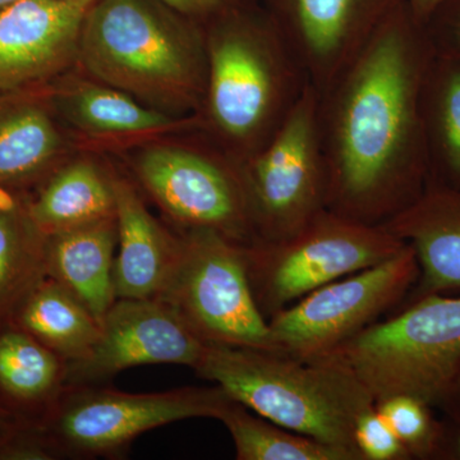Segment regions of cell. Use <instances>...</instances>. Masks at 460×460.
<instances>
[{
	"label": "cell",
	"mask_w": 460,
	"mask_h": 460,
	"mask_svg": "<svg viewBox=\"0 0 460 460\" xmlns=\"http://www.w3.org/2000/svg\"><path fill=\"white\" fill-rule=\"evenodd\" d=\"M405 244L383 226L325 208L290 237L243 251L256 304L269 320L326 284L386 261Z\"/></svg>",
	"instance_id": "cell-7"
},
{
	"label": "cell",
	"mask_w": 460,
	"mask_h": 460,
	"mask_svg": "<svg viewBox=\"0 0 460 460\" xmlns=\"http://www.w3.org/2000/svg\"><path fill=\"white\" fill-rule=\"evenodd\" d=\"M269 13L321 93L402 0H272Z\"/></svg>",
	"instance_id": "cell-13"
},
{
	"label": "cell",
	"mask_w": 460,
	"mask_h": 460,
	"mask_svg": "<svg viewBox=\"0 0 460 460\" xmlns=\"http://www.w3.org/2000/svg\"><path fill=\"white\" fill-rule=\"evenodd\" d=\"M45 234L29 211L23 190L0 189V330L47 279Z\"/></svg>",
	"instance_id": "cell-21"
},
{
	"label": "cell",
	"mask_w": 460,
	"mask_h": 460,
	"mask_svg": "<svg viewBox=\"0 0 460 460\" xmlns=\"http://www.w3.org/2000/svg\"><path fill=\"white\" fill-rule=\"evenodd\" d=\"M354 440L362 460H411L376 405L357 420Z\"/></svg>",
	"instance_id": "cell-27"
},
{
	"label": "cell",
	"mask_w": 460,
	"mask_h": 460,
	"mask_svg": "<svg viewBox=\"0 0 460 460\" xmlns=\"http://www.w3.org/2000/svg\"><path fill=\"white\" fill-rule=\"evenodd\" d=\"M425 26L436 53L460 58V0H447Z\"/></svg>",
	"instance_id": "cell-28"
},
{
	"label": "cell",
	"mask_w": 460,
	"mask_h": 460,
	"mask_svg": "<svg viewBox=\"0 0 460 460\" xmlns=\"http://www.w3.org/2000/svg\"><path fill=\"white\" fill-rule=\"evenodd\" d=\"M117 217L45 235V263L50 279L74 293L102 323L117 301L114 260Z\"/></svg>",
	"instance_id": "cell-17"
},
{
	"label": "cell",
	"mask_w": 460,
	"mask_h": 460,
	"mask_svg": "<svg viewBox=\"0 0 460 460\" xmlns=\"http://www.w3.org/2000/svg\"><path fill=\"white\" fill-rule=\"evenodd\" d=\"M420 278L416 252L396 255L319 288L269 319L272 350L317 359L398 310Z\"/></svg>",
	"instance_id": "cell-9"
},
{
	"label": "cell",
	"mask_w": 460,
	"mask_h": 460,
	"mask_svg": "<svg viewBox=\"0 0 460 460\" xmlns=\"http://www.w3.org/2000/svg\"><path fill=\"white\" fill-rule=\"evenodd\" d=\"M66 363L17 326L0 330V404L17 420L40 423L66 389Z\"/></svg>",
	"instance_id": "cell-19"
},
{
	"label": "cell",
	"mask_w": 460,
	"mask_h": 460,
	"mask_svg": "<svg viewBox=\"0 0 460 460\" xmlns=\"http://www.w3.org/2000/svg\"><path fill=\"white\" fill-rule=\"evenodd\" d=\"M435 460H460V425L444 420L443 436Z\"/></svg>",
	"instance_id": "cell-30"
},
{
	"label": "cell",
	"mask_w": 460,
	"mask_h": 460,
	"mask_svg": "<svg viewBox=\"0 0 460 460\" xmlns=\"http://www.w3.org/2000/svg\"><path fill=\"white\" fill-rule=\"evenodd\" d=\"M447 0H405L413 16L420 21L423 25L429 20V17L438 11Z\"/></svg>",
	"instance_id": "cell-32"
},
{
	"label": "cell",
	"mask_w": 460,
	"mask_h": 460,
	"mask_svg": "<svg viewBox=\"0 0 460 460\" xmlns=\"http://www.w3.org/2000/svg\"><path fill=\"white\" fill-rule=\"evenodd\" d=\"M205 348L160 299L118 298L102 319V332L89 356L66 363V385H102L136 366L195 368Z\"/></svg>",
	"instance_id": "cell-12"
},
{
	"label": "cell",
	"mask_w": 460,
	"mask_h": 460,
	"mask_svg": "<svg viewBox=\"0 0 460 460\" xmlns=\"http://www.w3.org/2000/svg\"><path fill=\"white\" fill-rule=\"evenodd\" d=\"M16 2V0H0V8L4 7V5L11 4V3Z\"/></svg>",
	"instance_id": "cell-35"
},
{
	"label": "cell",
	"mask_w": 460,
	"mask_h": 460,
	"mask_svg": "<svg viewBox=\"0 0 460 460\" xmlns=\"http://www.w3.org/2000/svg\"><path fill=\"white\" fill-rule=\"evenodd\" d=\"M321 358L349 371L375 402L407 395L438 410L460 366V295L407 302Z\"/></svg>",
	"instance_id": "cell-5"
},
{
	"label": "cell",
	"mask_w": 460,
	"mask_h": 460,
	"mask_svg": "<svg viewBox=\"0 0 460 460\" xmlns=\"http://www.w3.org/2000/svg\"><path fill=\"white\" fill-rule=\"evenodd\" d=\"M178 13L193 20H210L224 9L234 4V0H164Z\"/></svg>",
	"instance_id": "cell-29"
},
{
	"label": "cell",
	"mask_w": 460,
	"mask_h": 460,
	"mask_svg": "<svg viewBox=\"0 0 460 460\" xmlns=\"http://www.w3.org/2000/svg\"><path fill=\"white\" fill-rule=\"evenodd\" d=\"M208 21L202 102L208 128L244 163L277 135L311 84L269 14L233 4Z\"/></svg>",
	"instance_id": "cell-2"
},
{
	"label": "cell",
	"mask_w": 460,
	"mask_h": 460,
	"mask_svg": "<svg viewBox=\"0 0 460 460\" xmlns=\"http://www.w3.org/2000/svg\"><path fill=\"white\" fill-rule=\"evenodd\" d=\"M376 410L411 459L435 460L444 429V420L435 417V408L411 396L394 395L376 402Z\"/></svg>",
	"instance_id": "cell-26"
},
{
	"label": "cell",
	"mask_w": 460,
	"mask_h": 460,
	"mask_svg": "<svg viewBox=\"0 0 460 460\" xmlns=\"http://www.w3.org/2000/svg\"><path fill=\"white\" fill-rule=\"evenodd\" d=\"M438 410L443 411L445 419L460 425V366Z\"/></svg>",
	"instance_id": "cell-31"
},
{
	"label": "cell",
	"mask_w": 460,
	"mask_h": 460,
	"mask_svg": "<svg viewBox=\"0 0 460 460\" xmlns=\"http://www.w3.org/2000/svg\"><path fill=\"white\" fill-rule=\"evenodd\" d=\"M59 107L75 127L95 135H144L181 124L169 114L145 107L115 87L75 84L58 93Z\"/></svg>",
	"instance_id": "cell-24"
},
{
	"label": "cell",
	"mask_w": 460,
	"mask_h": 460,
	"mask_svg": "<svg viewBox=\"0 0 460 460\" xmlns=\"http://www.w3.org/2000/svg\"><path fill=\"white\" fill-rule=\"evenodd\" d=\"M66 363L89 356L102 323L66 287L47 278L23 302L13 323Z\"/></svg>",
	"instance_id": "cell-23"
},
{
	"label": "cell",
	"mask_w": 460,
	"mask_h": 460,
	"mask_svg": "<svg viewBox=\"0 0 460 460\" xmlns=\"http://www.w3.org/2000/svg\"><path fill=\"white\" fill-rule=\"evenodd\" d=\"M181 252L157 296L206 345L272 350L269 321L256 304L243 247L219 233L181 229Z\"/></svg>",
	"instance_id": "cell-8"
},
{
	"label": "cell",
	"mask_w": 460,
	"mask_h": 460,
	"mask_svg": "<svg viewBox=\"0 0 460 460\" xmlns=\"http://www.w3.org/2000/svg\"><path fill=\"white\" fill-rule=\"evenodd\" d=\"M63 151V138L40 99L26 93L0 95V189L41 183Z\"/></svg>",
	"instance_id": "cell-18"
},
{
	"label": "cell",
	"mask_w": 460,
	"mask_h": 460,
	"mask_svg": "<svg viewBox=\"0 0 460 460\" xmlns=\"http://www.w3.org/2000/svg\"><path fill=\"white\" fill-rule=\"evenodd\" d=\"M133 172L181 229L211 230L241 246L255 243L241 163L226 148H145Z\"/></svg>",
	"instance_id": "cell-11"
},
{
	"label": "cell",
	"mask_w": 460,
	"mask_h": 460,
	"mask_svg": "<svg viewBox=\"0 0 460 460\" xmlns=\"http://www.w3.org/2000/svg\"><path fill=\"white\" fill-rule=\"evenodd\" d=\"M89 9L62 0H16L0 8V95L26 93L78 57Z\"/></svg>",
	"instance_id": "cell-14"
},
{
	"label": "cell",
	"mask_w": 460,
	"mask_h": 460,
	"mask_svg": "<svg viewBox=\"0 0 460 460\" xmlns=\"http://www.w3.org/2000/svg\"><path fill=\"white\" fill-rule=\"evenodd\" d=\"M164 0H98L87 11L78 57L93 77L162 107H202L204 30Z\"/></svg>",
	"instance_id": "cell-3"
},
{
	"label": "cell",
	"mask_w": 460,
	"mask_h": 460,
	"mask_svg": "<svg viewBox=\"0 0 460 460\" xmlns=\"http://www.w3.org/2000/svg\"><path fill=\"white\" fill-rule=\"evenodd\" d=\"M416 252L420 278L407 301L460 293V190L428 184L422 195L384 224Z\"/></svg>",
	"instance_id": "cell-15"
},
{
	"label": "cell",
	"mask_w": 460,
	"mask_h": 460,
	"mask_svg": "<svg viewBox=\"0 0 460 460\" xmlns=\"http://www.w3.org/2000/svg\"><path fill=\"white\" fill-rule=\"evenodd\" d=\"M29 211L45 235L113 217V177L93 160H75L54 169L29 195Z\"/></svg>",
	"instance_id": "cell-20"
},
{
	"label": "cell",
	"mask_w": 460,
	"mask_h": 460,
	"mask_svg": "<svg viewBox=\"0 0 460 460\" xmlns=\"http://www.w3.org/2000/svg\"><path fill=\"white\" fill-rule=\"evenodd\" d=\"M428 184L460 190V58L436 53L422 93Z\"/></svg>",
	"instance_id": "cell-22"
},
{
	"label": "cell",
	"mask_w": 460,
	"mask_h": 460,
	"mask_svg": "<svg viewBox=\"0 0 460 460\" xmlns=\"http://www.w3.org/2000/svg\"><path fill=\"white\" fill-rule=\"evenodd\" d=\"M193 370L263 419L362 460L354 428L376 402L337 363L260 348L206 345Z\"/></svg>",
	"instance_id": "cell-4"
},
{
	"label": "cell",
	"mask_w": 460,
	"mask_h": 460,
	"mask_svg": "<svg viewBox=\"0 0 460 460\" xmlns=\"http://www.w3.org/2000/svg\"><path fill=\"white\" fill-rule=\"evenodd\" d=\"M317 104L310 84L277 135L241 163L256 242L290 237L328 208Z\"/></svg>",
	"instance_id": "cell-10"
},
{
	"label": "cell",
	"mask_w": 460,
	"mask_h": 460,
	"mask_svg": "<svg viewBox=\"0 0 460 460\" xmlns=\"http://www.w3.org/2000/svg\"><path fill=\"white\" fill-rule=\"evenodd\" d=\"M232 401L219 385L144 394L66 386L38 426L58 459L120 458L145 432L184 420H219Z\"/></svg>",
	"instance_id": "cell-6"
},
{
	"label": "cell",
	"mask_w": 460,
	"mask_h": 460,
	"mask_svg": "<svg viewBox=\"0 0 460 460\" xmlns=\"http://www.w3.org/2000/svg\"><path fill=\"white\" fill-rule=\"evenodd\" d=\"M219 420L232 436L238 460H353L343 450L281 428L235 401Z\"/></svg>",
	"instance_id": "cell-25"
},
{
	"label": "cell",
	"mask_w": 460,
	"mask_h": 460,
	"mask_svg": "<svg viewBox=\"0 0 460 460\" xmlns=\"http://www.w3.org/2000/svg\"><path fill=\"white\" fill-rule=\"evenodd\" d=\"M436 56L405 0L319 95L329 210L384 226L429 181L422 93Z\"/></svg>",
	"instance_id": "cell-1"
},
{
	"label": "cell",
	"mask_w": 460,
	"mask_h": 460,
	"mask_svg": "<svg viewBox=\"0 0 460 460\" xmlns=\"http://www.w3.org/2000/svg\"><path fill=\"white\" fill-rule=\"evenodd\" d=\"M118 252L114 290L118 298H157L181 252V234H172L147 210L131 181L113 177Z\"/></svg>",
	"instance_id": "cell-16"
},
{
	"label": "cell",
	"mask_w": 460,
	"mask_h": 460,
	"mask_svg": "<svg viewBox=\"0 0 460 460\" xmlns=\"http://www.w3.org/2000/svg\"><path fill=\"white\" fill-rule=\"evenodd\" d=\"M20 423L23 422H20V420L14 419V417L0 404V438L7 435L12 429L17 428Z\"/></svg>",
	"instance_id": "cell-33"
},
{
	"label": "cell",
	"mask_w": 460,
	"mask_h": 460,
	"mask_svg": "<svg viewBox=\"0 0 460 460\" xmlns=\"http://www.w3.org/2000/svg\"><path fill=\"white\" fill-rule=\"evenodd\" d=\"M62 2L72 3V4L81 5V7L89 9L98 0H62Z\"/></svg>",
	"instance_id": "cell-34"
}]
</instances>
